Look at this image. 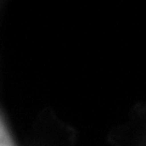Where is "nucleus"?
<instances>
[{"instance_id": "f257e3e1", "label": "nucleus", "mask_w": 146, "mask_h": 146, "mask_svg": "<svg viewBox=\"0 0 146 146\" xmlns=\"http://www.w3.org/2000/svg\"><path fill=\"white\" fill-rule=\"evenodd\" d=\"M0 146H18L1 112H0Z\"/></svg>"}, {"instance_id": "f03ea898", "label": "nucleus", "mask_w": 146, "mask_h": 146, "mask_svg": "<svg viewBox=\"0 0 146 146\" xmlns=\"http://www.w3.org/2000/svg\"><path fill=\"white\" fill-rule=\"evenodd\" d=\"M140 141H141V144H140V146H146V127H145L144 134H143V136H141V139H140Z\"/></svg>"}]
</instances>
